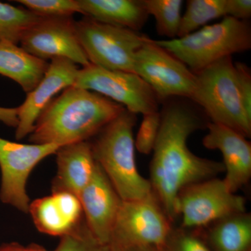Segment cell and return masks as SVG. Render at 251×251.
Segmentation results:
<instances>
[{
  "mask_svg": "<svg viewBox=\"0 0 251 251\" xmlns=\"http://www.w3.org/2000/svg\"><path fill=\"white\" fill-rule=\"evenodd\" d=\"M160 112L161 126L150 163V181L173 223L178 217L176 202L181 190L216 177L225 172V168L222 162L198 156L188 148L190 135L203 126L196 110L171 98Z\"/></svg>",
  "mask_w": 251,
  "mask_h": 251,
  "instance_id": "obj_1",
  "label": "cell"
},
{
  "mask_svg": "<svg viewBox=\"0 0 251 251\" xmlns=\"http://www.w3.org/2000/svg\"><path fill=\"white\" fill-rule=\"evenodd\" d=\"M125 109L97 92L72 86L41 112L29 141L60 147L90 141Z\"/></svg>",
  "mask_w": 251,
  "mask_h": 251,
  "instance_id": "obj_2",
  "label": "cell"
},
{
  "mask_svg": "<svg viewBox=\"0 0 251 251\" xmlns=\"http://www.w3.org/2000/svg\"><path fill=\"white\" fill-rule=\"evenodd\" d=\"M137 115L125 109L90 142L96 162L123 201H135L152 192L150 180L138 172L133 128Z\"/></svg>",
  "mask_w": 251,
  "mask_h": 251,
  "instance_id": "obj_3",
  "label": "cell"
},
{
  "mask_svg": "<svg viewBox=\"0 0 251 251\" xmlns=\"http://www.w3.org/2000/svg\"><path fill=\"white\" fill-rule=\"evenodd\" d=\"M155 41L196 73L220 59L249 50L251 27L249 21L226 16L182 37Z\"/></svg>",
  "mask_w": 251,
  "mask_h": 251,
  "instance_id": "obj_4",
  "label": "cell"
},
{
  "mask_svg": "<svg viewBox=\"0 0 251 251\" xmlns=\"http://www.w3.org/2000/svg\"><path fill=\"white\" fill-rule=\"evenodd\" d=\"M196 85L190 100L197 103L210 122L251 135V114L244 105L234 62L225 57L195 73Z\"/></svg>",
  "mask_w": 251,
  "mask_h": 251,
  "instance_id": "obj_5",
  "label": "cell"
},
{
  "mask_svg": "<svg viewBox=\"0 0 251 251\" xmlns=\"http://www.w3.org/2000/svg\"><path fill=\"white\" fill-rule=\"evenodd\" d=\"M77 37L90 64L134 73L135 54L150 39L140 31L85 17L75 21Z\"/></svg>",
  "mask_w": 251,
  "mask_h": 251,
  "instance_id": "obj_6",
  "label": "cell"
},
{
  "mask_svg": "<svg viewBox=\"0 0 251 251\" xmlns=\"http://www.w3.org/2000/svg\"><path fill=\"white\" fill-rule=\"evenodd\" d=\"M173 229L172 221L152 191L141 199L122 201L108 244L113 251L136 247L162 249Z\"/></svg>",
  "mask_w": 251,
  "mask_h": 251,
  "instance_id": "obj_7",
  "label": "cell"
},
{
  "mask_svg": "<svg viewBox=\"0 0 251 251\" xmlns=\"http://www.w3.org/2000/svg\"><path fill=\"white\" fill-rule=\"evenodd\" d=\"M181 228L198 229L233 214L246 212V199L229 191L217 177L186 186L177 197Z\"/></svg>",
  "mask_w": 251,
  "mask_h": 251,
  "instance_id": "obj_8",
  "label": "cell"
},
{
  "mask_svg": "<svg viewBox=\"0 0 251 251\" xmlns=\"http://www.w3.org/2000/svg\"><path fill=\"white\" fill-rule=\"evenodd\" d=\"M74 86L103 95L135 115L159 111V99L135 73L108 70L90 64L79 69Z\"/></svg>",
  "mask_w": 251,
  "mask_h": 251,
  "instance_id": "obj_9",
  "label": "cell"
},
{
  "mask_svg": "<svg viewBox=\"0 0 251 251\" xmlns=\"http://www.w3.org/2000/svg\"><path fill=\"white\" fill-rule=\"evenodd\" d=\"M134 73L152 89L159 100L191 99L196 88V74L151 39L135 54Z\"/></svg>",
  "mask_w": 251,
  "mask_h": 251,
  "instance_id": "obj_10",
  "label": "cell"
},
{
  "mask_svg": "<svg viewBox=\"0 0 251 251\" xmlns=\"http://www.w3.org/2000/svg\"><path fill=\"white\" fill-rule=\"evenodd\" d=\"M60 146L54 144L14 143L0 137V201L28 214L30 200L26 185L31 172Z\"/></svg>",
  "mask_w": 251,
  "mask_h": 251,
  "instance_id": "obj_11",
  "label": "cell"
},
{
  "mask_svg": "<svg viewBox=\"0 0 251 251\" xmlns=\"http://www.w3.org/2000/svg\"><path fill=\"white\" fill-rule=\"evenodd\" d=\"M20 44L25 50L44 60L66 58L83 67L90 64L72 17L41 18L25 34Z\"/></svg>",
  "mask_w": 251,
  "mask_h": 251,
  "instance_id": "obj_12",
  "label": "cell"
},
{
  "mask_svg": "<svg viewBox=\"0 0 251 251\" xmlns=\"http://www.w3.org/2000/svg\"><path fill=\"white\" fill-rule=\"evenodd\" d=\"M79 69L76 64L66 58H54L41 82L29 93L18 110V125L16 139L29 136L36 120L54 96L74 86Z\"/></svg>",
  "mask_w": 251,
  "mask_h": 251,
  "instance_id": "obj_13",
  "label": "cell"
},
{
  "mask_svg": "<svg viewBox=\"0 0 251 251\" xmlns=\"http://www.w3.org/2000/svg\"><path fill=\"white\" fill-rule=\"evenodd\" d=\"M78 198L91 234L108 244L122 200L98 163L93 177Z\"/></svg>",
  "mask_w": 251,
  "mask_h": 251,
  "instance_id": "obj_14",
  "label": "cell"
},
{
  "mask_svg": "<svg viewBox=\"0 0 251 251\" xmlns=\"http://www.w3.org/2000/svg\"><path fill=\"white\" fill-rule=\"evenodd\" d=\"M206 128L203 146L222 153L226 173L223 179L229 191L236 193L251 177V144L237 130L226 126L209 122Z\"/></svg>",
  "mask_w": 251,
  "mask_h": 251,
  "instance_id": "obj_15",
  "label": "cell"
},
{
  "mask_svg": "<svg viewBox=\"0 0 251 251\" xmlns=\"http://www.w3.org/2000/svg\"><path fill=\"white\" fill-rule=\"evenodd\" d=\"M28 214L41 233L60 238L74 234L85 222L80 199L68 192L52 193L34 200Z\"/></svg>",
  "mask_w": 251,
  "mask_h": 251,
  "instance_id": "obj_16",
  "label": "cell"
},
{
  "mask_svg": "<svg viewBox=\"0 0 251 251\" xmlns=\"http://www.w3.org/2000/svg\"><path fill=\"white\" fill-rule=\"evenodd\" d=\"M55 154L57 169L52 180V193L68 192L78 197L97 168L90 141L60 147Z\"/></svg>",
  "mask_w": 251,
  "mask_h": 251,
  "instance_id": "obj_17",
  "label": "cell"
},
{
  "mask_svg": "<svg viewBox=\"0 0 251 251\" xmlns=\"http://www.w3.org/2000/svg\"><path fill=\"white\" fill-rule=\"evenodd\" d=\"M81 14L98 22L139 31L149 14L143 0H77Z\"/></svg>",
  "mask_w": 251,
  "mask_h": 251,
  "instance_id": "obj_18",
  "label": "cell"
},
{
  "mask_svg": "<svg viewBox=\"0 0 251 251\" xmlns=\"http://www.w3.org/2000/svg\"><path fill=\"white\" fill-rule=\"evenodd\" d=\"M49 63L32 55L21 46L0 41V75L17 82L29 93L44 77Z\"/></svg>",
  "mask_w": 251,
  "mask_h": 251,
  "instance_id": "obj_19",
  "label": "cell"
},
{
  "mask_svg": "<svg viewBox=\"0 0 251 251\" xmlns=\"http://www.w3.org/2000/svg\"><path fill=\"white\" fill-rule=\"evenodd\" d=\"M206 237L215 251H251V214L240 213L216 221Z\"/></svg>",
  "mask_w": 251,
  "mask_h": 251,
  "instance_id": "obj_20",
  "label": "cell"
},
{
  "mask_svg": "<svg viewBox=\"0 0 251 251\" xmlns=\"http://www.w3.org/2000/svg\"><path fill=\"white\" fill-rule=\"evenodd\" d=\"M227 16V0H188L181 16L177 38L204 27L213 20Z\"/></svg>",
  "mask_w": 251,
  "mask_h": 251,
  "instance_id": "obj_21",
  "label": "cell"
},
{
  "mask_svg": "<svg viewBox=\"0 0 251 251\" xmlns=\"http://www.w3.org/2000/svg\"><path fill=\"white\" fill-rule=\"evenodd\" d=\"M41 18L27 9L0 1V41L18 45Z\"/></svg>",
  "mask_w": 251,
  "mask_h": 251,
  "instance_id": "obj_22",
  "label": "cell"
},
{
  "mask_svg": "<svg viewBox=\"0 0 251 251\" xmlns=\"http://www.w3.org/2000/svg\"><path fill=\"white\" fill-rule=\"evenodd\" d=\"M149 16L156 21L157 32L161 36L176 39L181 24V0H143Z\"/></svg>",
  "mask_w": 251,
  "mask_h": 251,
  "instance_id": "obj_23",
  "label": "cell"
},
{
  "mask_svg": "<svg viewBox=\"0 0 251 251\" xmlns=\"http://www.w3.org/2000/svg\"><path fill=\"white\" fill-rule=\"evenodd\" d=\"M16 1L42 18L72 17L75 13L81 14L77 0H18Z\"/></svg>",
  "mask_w": 251,
  "mask_h": 251,
  "instance_id": "obj_24",
  "label": "cell"
},
{
  "mask_svg": "<svg viewBox=\"0 0 251 251\" xmlns=\"http://www.w3.org/2000/svg\"><path fill=\"white\" fill-rule=\"evenodd\" d=\"M53 251H113L108 244L99 242L91 234L85 223L78 230L60 238Z\"/></svg>",
  "mask_w": 251,
  "mask_h": 251,
  "instance_id": "obj_25",
  "label": "cell"
},
{
  "mask_svg": "<svg viewBox=\"0 0 251 251\" xmlns=\"http://www.w3.org/2000/svg\"><path fill=\"white\" fill-rule=\"evenodd\" d=\"M161 251H212L202 236L191 229L173 228Z\"/></svg>",
  "mask_w": 251,
  "mask_h": 251,
  "instance_id": "obj_26",
  "label": "cell"
},
{
  "mask_svg": "<svg viewBox=\"0 0 251 251\" xmlns=\"http://www.w3.org/2000/svg\"><path fill=\"white\" fill-rule=\"evenodd\" d=\"M161 126V112H151L143 115L138 134L135 140V148L143 154L153 151Z\"/></svg>",
  "mask_w": 251,
  "mask_h": 251,
  "instance_id": "obj_27",
  "label": "cell"
},
{
  "mask_svg": "<svg viewBox=\"0 0 251 251\" xmlns=\"http://www.w3.org/2000/svg\"><path fill=\"white\" fill-rule=\"evenodd\" d=\"M239 89L244 105L249 113L251 114V70L245 64L234 63Z\"/></svg>",
  "mask_w": 251,
  "mask_h": 251,
  "instance_id": "obj_28",
  "label": "cell"
},
{
  "mask_svg": "<svg viewBox=\"0 0 251 251\" xmlns=\"http://www.w3.org/2000/svg\"><path fill=\"white\" fill-rule=\"evenodd\" d=\"M227 16L242 21H249L251 16V1L227 0Z\"/></svg>",
  "mask_w": 251,
  "mask_h": 251,
  "instance_id": "obj_29",
  "label": "cell"
},
{
  "mask_svg": "<svg viewBox=\"0 0 251 251\" xmlns=\"http://www.w3.org/2000/svg\"><path fill=\"white\" fill-rule=\"evenodd\" d=\"M0 122L7 126L16 128L18 125L17 108L0 107Z\"/></svg>",
  "mask_w": 251,
  "mask_h": 251,
  "instance_id": "obj_30",
  "label": "cell"
},
{
  "mask_svg": "<svg viewBox=\"0 0 251 251\" xmlns=\"http://www.w3.org/2000/svg\"><path fill=\"white\" fill-rule=\"evenodd\" d=\"M25 247L17 242L6 243L0 245V251H24Z\"/></svg>",
  "mask_w": 251,
  "mask_h": 251,
  "instance_id": "obj_31",
  "label": "cell"
},
{
  "mask_svg": "<svg viewBox=\"0 0 251 251\" xmlns=\"http://www.w3.org/2000/svg\"><path fill=\"white\" fill-rule=\"evenodd\" d=\"M119 251H161L157 248L152 247H136L128 248Z\"/></svg>",
  "mask_w": 251,
  "mask_h": 251,
  "instance_id": "obj_32",
  "label": "cell"
},
{
  "mask_svg": "<svg viewBox=\"0 0 251 251\" xmlns=\"http://www.w3.org/2000/svg\"><path fill=\"white\" fill-rule=\"evenodd\" d=\"M24 251H49L42 246L37 244H31L25 247Z\"/></svg>",
  "mask_w": 251,
  "mask_h": 251,
  "instance_id": "obj_33",
  "label": "cell"
}]
</instances>
